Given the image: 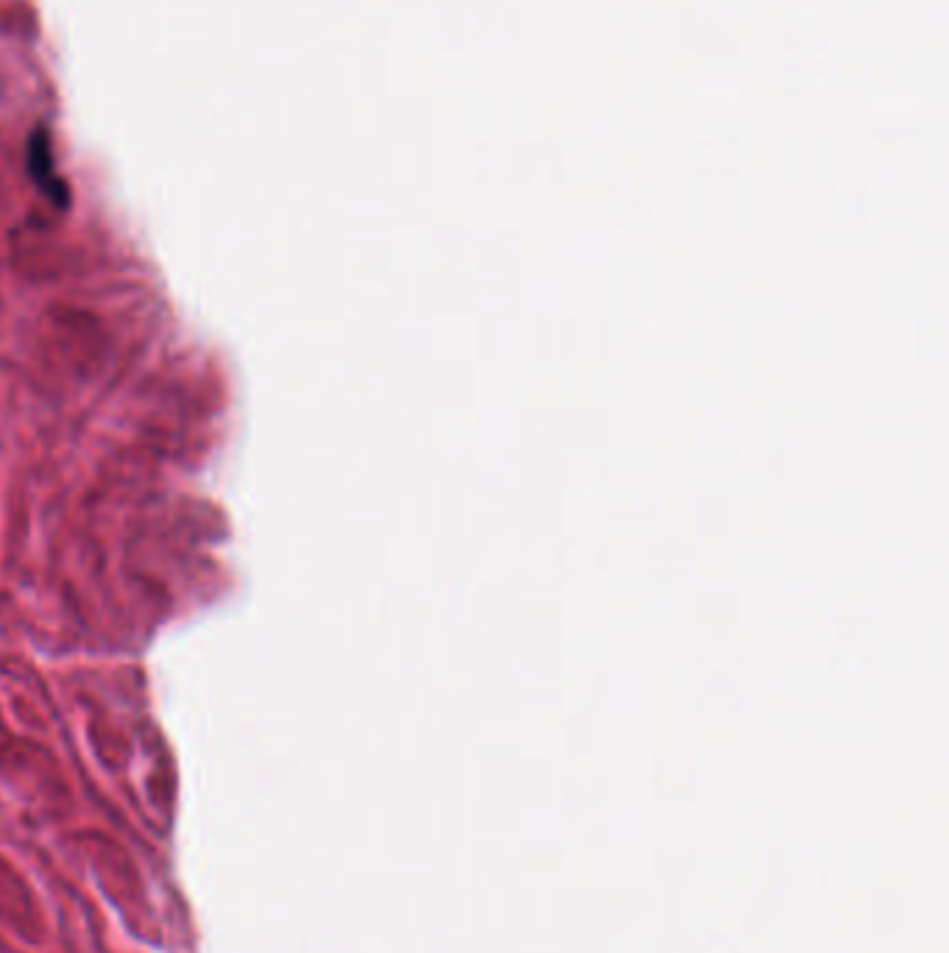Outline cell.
Returning <instances> with one entry per match:
<instances>
[{
  "label": "cell",
  "mask_w": 949,
  "mask_h": 953,
  "mask_svg": "<svg viewBox=\"0 0 949 953\" xmlns=\"http://www.w3.org/2000/svg\"><path fill=\"white\" fill-rule=\"evenodd\" d=\"M29 170L36 185L48 192V198H53L56 203L67 201V190H64L62 179H59L56 163H53L51 134L45 128H36L29 143Z\"/></svg>",
  "instance_id": "cell-1"
}]
</instances>
